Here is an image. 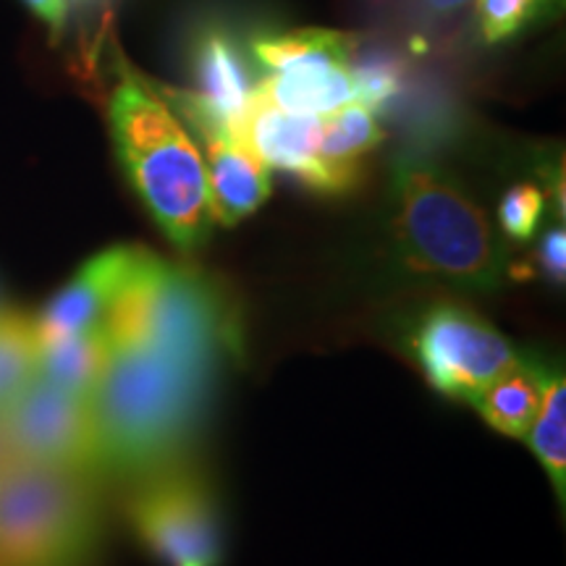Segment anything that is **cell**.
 Listing matches in <instances>:
<instances>
[{
	"instance_id": "1",
	"label": "cell",
	"mask_w": 566,
	"mask_h": 566,
	"mask_svg": "<svg viewBox=\"0 0 566 566\" xmlns=\"http://www.w3.org/2000/svg\"><path fill=\"white\" fill-rule=\"evenodd\" d=\"M239 349L242 321L221 283L166 260L150 286L139 336L111 349L90 396L97 472L145 475L176 462Z\"/></svg>"
},
{
	"instance_id": "2",
	"label": "cell",
	"mask_w": 566,
	"mask_h": 566,
	"mask_svg": "<svg viewBox=\"0 0 566 566\" xmlns=\"http://www.w3.org/2000/svg\"><path fill=\"white\" fill-rule=\"evenodd\" d=\"M391 244L407 273L488 294L509 273L506 244L485 210L441 168L401 158L391 179Z\"/></svg>"
},
{
	"instance_id": "3",
	"label": "cell",
	"mask_w": 566,
	"mask_h": 566,
	"mask_svg": "<svg viewBox=\"0 0 566 566\" xmlns=\"http://www.w3.org/2000/svg\"><path fill=\"white\" fill-rule=\"evenodd\" d=\"M108 118L118 160L139 200L179 250H200L216 223L202 155L158 87L124 59Z\"/></svg>"
},
{
	"instance_id": "4",
	"label": "cell",
	"mask_w": 566,
	"mask_h": 566,
	"mask_svg": "<svg viewBox=\"0 0 566 566\" xmlns=\"http://www.w3.org/2000/svg\"><path fill=\"white\" fill-rule=\"evenodd\" d=\"M95 475L11 462L0 472V566H92L103 514Z\"/></svg>"
},
{
	"instance_id": "5",
	"label": "cell",
	"mask_w": 566,
	"mask_h": 566,
	"mask_svg": "<svg viewBox=\"0 0 566 566\" xmlns=\"http://www.w3.org/2000/svg\"><path fill=\"white\" fill-rule=\"evenodd\" d=\"M126 514L160 566H223L221 504L197 470L168 462L139 475Z\"/></svg>"
},
{
	"instance_id": "6",
	"label": "cell",
	"mask_w": 566,
	"mask_h": 566,
	"mask_svg": "<svg viewBox=\"0 0 566 566\" xmlns=\"http://www.w3.org/2000/svg\"><path fill=\"white\" fill-rule=\"evenodd\" d=\"M407 349L438 394L467 405L520 357L483 315L457 302L424 307L409 325Z\"/></svg>"
},
{
	"instance_id": "7",
	"label": "cell",
	"mask_w": 566,
	"mask_h": 566,
	"mask_svg": "<svg viewBox=\"0 0 566 566\" xmlns=\"http://www.w3.org/2000/svg\"><path fill=\"white\" fill-rule=\"evenodd\" d=\"M13 462L95 475L97 443L90 399L34 378L0 412Z\"/></svg>"
},
{
	"instance_id": "8",
	"label": "cell",
	"mask_w": 566,
	"mask_h": 566,
	"mask_svg": "<svg viewBox=\"0 0 566 566\" xmlns=\"http://www.w3.org/2000/svg\"><path fill=\"white\" fill-rule=\"evenodd\" d=\"M166 101L192 126L208 155V192L212 218L223 226H237L271 197V168H265L233 137L229 126L216 122L189 92L163 90Z\"/></svg>"
},
{
	"instance_id": "9",
	"label": "cell",
	"mask_w": 566,
	"mask_h": 566,
	"mask_svg": "<svg viewBox=\"0 0 566 566\" xmlns=\"http://www.w3.org/2000/svg\"><path fill=\"white\" fill-rule=\"evenodd\" d=\"M233 137L242 142L265 168H279V171L294 176L313 192L334 195L321 155H317L321 116L281 111L254 92L250 108L233 126Z\"/></svg>"
},
{
	"instance_id": "10",
	"label": "cell",
	"mask_w": 566,
	"mask_h": 566,
	"mask_svg": "<svg viewBox=\"0 0 566 566\" xmlns=\"http://www.w3.org/2000/svg\"><path fill=\"white\" fill-rule=\"evenodd\" d=\"M142 252L145 247L116 244L90 258L34 315L40 342L97 328L113 296L137 268Z\"/></svg>"
},
{
	"instance_id": "11",
	"label": "cell",
	"mask_w": 566,
	"mask_h": 566,
	"mask_svg": "<svg viewBox=\"0 0 566 566\" xmlns=\"http://www.w3.org/2000/svg\"><path fill=\"white\" fill-rule=\"evenodd\" d=\"M354 45L357 42L286 63L283 69L263 76L254 92L281 111L328 116L354 101V80L349 71Z\"/></svg>"
},
{
	"instance_id": "12",
	"label": "cell",
	"mask_w": 566,
	"mask_h": 566,
	"mask_svg": "<svg viewBox=\"0 0 566 566\" xmlns=\"http://www.w3.org/2000/svg\"><path fill=\"white\" fill-rule=\"evenodd\" d=\"M192 66L197 90L189 95L216 122L226 124L233 132V126L250 108L254 87H258L250 80V69H247L239 45L221 27H210L195 42Z\"/></svg>"
},
{
	"instance_id": "13",
	"label": "cell",
	"mask_w": 566,
	"mask_h": 566,
	"mask_svg": "<svg viewBox=\"0 0 566 566\" xmlns=\"http://www.w3.org/2000/svg\"><path fill=\"white\" fill-rule=\"evenodd\" d=\"M551 370L554 365L541 363L533 354H525V357L520 354L470 405L499 433L525 438L541 412Z\"/></svg>"
},
{
	"instance_id": "14",
	"label": "cell",
	"mask_w": 566,
	"mask_h": 566,
	"mask_svg": "<svg viewBox=\"0 0 566 566\" xmlns=\"http://www.w3.org/2000/svg\"><path fill=\"white\" fill-rule=\"evenodd\" d=\"M378 116L363 103L352 101L328 113L321 122L317 155L331 179L334 195H346L363 179V158L384 142Z\"/></svg>"
},
{
	"instance_id": "15",
	"label": "cell",
	"mask_w": 566,
	"mask_h": 566,
	"mask_svg": "<svg viewBox=\"0 0 566 566\" xmlns=\"http://www.w3.org/2000/svg\"><path fill=\"white\" fill-rule=\"evenodd\" d=\"M108 357L111 344L101 325L82 334L45 338L38 349V378L90 399L95 386L101 384Z\"/></svg>"
},
{
	"instance_id": "16",
	"label": "cell",
	"mask_w": 566,
	"mask_h": 566,
	"mask_svg": "<svg viewBox=\"0 0 566 566\" xmlns=\"http://www.w3.org/2000/svg\"><path fill=\"white\" fill-rule=\"evenodd\" d=\"M533 454L546 467V475L564 506L566 495V380L562 370H551L541 412L525 436Z\"/></svg>"
},
{
	"instance_id": "17",
	"label": "cell",
	"mask_w": 566,
	"mask_h": 566,
	"mask_svg": "<svg viewBox=\"0 0 566 566\" xmlns=\"http://www.w3.org/2000/svg\"><path fill=\"white\" fill-rule=\"evenodd\" d=\"M40 338L34 317L0 310V412L38 375Z\"/></svg>"
},
{
	"instance_id": "18",
	"label": "cell",
	"mask_w": 566,
	"mask_h": 566,
	"mask_svg": "<svg viewBox=\"0 0 566 566\" xmlns=\"http://www.w3.org/2000/svg\"><path fill=\"white\" fill-rule=\"evenodd\" d=\"M349 71L354 80V101L370 108L375 116L386 111L405 90V63L378 48L357 53V45H354Z\"/></svg>"
},
{
	"instance_id": "19",
	"label": "cell",
	"mask_w": 566,
	"mask_h": 566,
	"mask_svg": "<svg viewBox=\"0 0 566 566\" xmlns=\"http://www.w3.org/2000/svg\"><path fill=\"white\" fill-rule=\"evenodd\" d=\"M354 38L346 32L334 30H294L279 38H260L254 40L252 51L254 59L260 61V66L268 71H279L286 63L300 61L304 55H313L321 51H336V48L352 45Z\"/></svg>"
},
{
	"instance_id": "20",
	"label": "cell",
	"mask_w": 566,
	"mask_h": 566,
	"mask_svg": "<svg viewBox=\"0 0 566 566\" xmlns=\"http://www.w3.org/2000/svg\"><path fill=\"white\" fill-rule=\"evenodd\" d=\"M546 216V195L537 184H514L499 202V229L512 242H530Z\"/></svg>"
},
{
	"instance_id": "21",
	"label": "cell",
	"mask_w": 566,
	"mask_h": 566,
	"mask_svg": "<svg viewBox=\"0 0 566 566\" xmlns=\"http://www.w3.org/2000/svg\"><path fill=\"white\" fill-rule=\"evenodd\" d=\"M543 0H478L480 34L491 45L512 40L535 21Z\"/></svg>"
},
{
	"instance_id": "22",
	"label": "cell",
	"mask_w": 566,
	"mask_h": 566,
	"mask_svg": "<svg viewBox=\"0 0 566 566\" xmlns=\"http://www.w3.org/2000/svg\"><path fill=\"white\" fill-rule=\"evenodd\" d=\"M535 263H537V273L543 279H548L551 283H564L566 275V233L562 226H554L543 233L541 244H537L535 252Z\"/></svg>"
},
{
	"instance_id": "23",
	"label": "cell",
	"mask_w": 566,
	"mask_h": 566,
	"mask_svg": "<svg viewBox=\"0 0 566 566\" xmlns=\"http://www.w3.org/2000/svg\"><path fill=\"white\" fill-rule=\"evenodd\" d=\"M38 17L51 27L53 32H61L66 24V0H24Z\"/></svg>"
},
{
	"instance_id": "24",
	"label": "cell",
	"mask_w": 566,
	"mask_h": 566,
	"mask_svg": "<svg viewBox=\"0 0 566 566\" xmlns=\"http://www.w3.org/2000/svg\"><path fill=\"white\" fill-rule=\"evenodd\" d=\"M422 3L428 6L430 11H436V13H449V11L462 9L467 0H422Z\"/></svg>"
},
{
	"instance_id": "25",
	"label": "cell",
	"mask_w": 566,
	"mask_h": 566,
	"mask_svg": "<svg viewBox=\"0 0 566 566\" xmlns=\"http://www.w3.org/2000/svg\"><path fill=\"white\" fill-rule=\"evenodd\" d=\"M11 462H13V459H11V451H9V446H6L3 428H0V472H3L6 467H9Z\"/></svg>"
},
{
	"instance_id": "26",
	"label": "cell",
	"mask_w": 566,
	"mask_h": 566,
	"mask_svg": "<svg viewBox=\"0 0 566 566\" xmlns=\"http://www.w3.org/2000/svg\"><path fill=\"white\" fill-rule=\"evenodd\" d=\"M9 307V304H6V300H3V289H0V310H6Z\"/></svg>"
},
{
	"instance_id": "27",
	"label": "cell",
	"mask_w": 566,
	"mask_h": 566,
	"mask_svg": "<svg viewBox=\"0 0 566 566\" xmlns=\"http://www.w3.org/2000/svg\"><path fill=\"white\" fill-rule=\"evenodd\" d=\"M76 3H97V0H76Z\"/></svg>"
},
{
	"instance_id": "28",
	"label": "cell",
	"mask_w": 566,
	"mask_h": 566,
	"mask_svg": "<svg viewBox=\"0 0 566 566\" xmlns=\"http://www.w3.org/2000/svg\"><path fill=\"white\" fill-rule=\"evenodd\" d=\"M543 3H548V0H543Z\"/></svg>"
}]
</instances>
